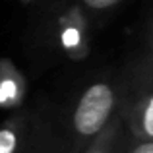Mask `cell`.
Returning <instances> with one entry per match:
<instances>
[{"label": "cell", "mask_w": 153, "mask_h": 153, "mask_svg": "<svg viewBox=\"0 0 153 153\" xmlns=\"http://www.w3.org/2000/svg\"><path fill=\"white\" fill-rule=\"evenodd\" d=\"M120 76L103 74L87 82L68 105L60 130H52L51 153H72L101 136L120 116Z\"/></svg>", "instance_id": "1"}, {"label": "cell", "mask_w": 153, "mask_h": 153, "mask_svg": "<svg viewBox=\"0 0 153 153\" xmlns=\"http://www.w3.org/2000/svg\"><path fill=\"white\" fill-rule=\"evenodd\" d=\"M120 118L128 136L153 142V62L146 54L120 72Z\"/></svg>", "instance_id": "2"}, {"label": "cell", "mask_w": 153, "mask_h": 153, "mask_svg": "<svg viewBox=\"0 0 153 153\" xmlns=\"http://www.w3.org/2000/svg\"><path fill=\"white\" fill-rule=\"evenodd\" d=\"M51 122L35 111L19 108L0 122V153H51Z\"/></svg>", "instance_id": "3"}, {"label": "cell", "mask_w": 153, "mask_h": 153, "mask_svg": "<svg viewBox=\"0 0 153 153\" xmlns=\"http://www.w3.org/2000/svg\"><path fill=\"white\" fill-rule=\"evenodd\" d=\"M91 18L79 4L68 2L54 22V41L70 60L82 62L91 52Z\"/></svg>", "instance_id": "4"}, {"label": "cell", "mask_w": 153, "mask_h": 153, "mask_svg": "<svg viewBox=\"0 0 153 153\" xmlns=\"http://www.w3.org/2000/svg\"><path fill=\"white\" fill-rule=\"evenodd\" d=\"M27 78L10 58H0V111L14 112L23 108L27 99Z\"/></svg>", "instance_id": "5"}, {"label": "cell", "mask_w": 153, "mask_h": 153, "mask_svg": "<svg viewBox=\"0 0 153 153\" xmlns=\"http://www.w3.org/2000/svg\"><path fill=\"white\" fill-rule=\"evenodd\" d=\"M128 143V132L122 124V118H116L101 136L85 146L78 147L72 153H124Z\"/></svg>", "instance_id": "6"}, {"label": "cell", "mask_w": 153, "mask_h": 153, "mask_svg": "<svg viewBox=\"0 0 153 153\" xmlns=\"http://www.w3.org/2000/svg\"><path fill=\"white\" fill-rule=\"evenodd\" d=\"M70 2L79 4L91 18H95V16L99 18V16H107L108 12H112L114 8H118L124 0H70Z\"/></svg>", "instance_id": "7"}, {"label": "cell", "mask_w": 153, "mask_h": 153, "mask_svg": "<svg viewBox=\"0 0 153 153\" xmlns=\"http://www.w3.org/2000/svg\"><path fill=\"white\" fill-rule=\"evenodd\" d=\"M124 153H153V142L134 140L128 136V143H126V151Z\"/></svg>", "instance_id": "8"}, {"label": "cell", "mask_w": 153, "mask_h": 153, "mask_svg": "<svg viewBox=\"0 0 153 153\" xmlns=\"http://www.w3.org/2000/svg\"><path fill=\"white\" fill-rule=\"evenodd\" d=\"M143 54L153 62V14L149 18V23H147V33H146V52Z\"/></svg>", "instance_id": "9"}]
</instances>
